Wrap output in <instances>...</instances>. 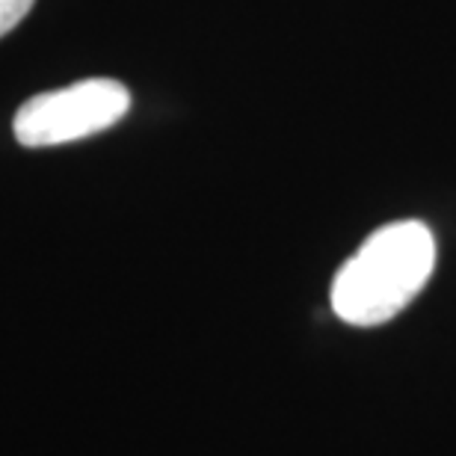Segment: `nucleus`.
Wrapping results in <instances>:
<instances>
[{
    "mask_svg": "<svg viewBox=\"0 0 456 456\" xmlns=\"http://www.w3.org/2000/svg\"><path fill=\"white\" fill-rule=\"evenodd\" d=\"M131 107V93L110 77H89L80 84L33 95L18 107L12 131L27 149L77 142L113 127Z\"/></svg>",
    "mask_w": 456,
    "mask_h": 456,
    "instance_id": "2",
    "label": "nucleus"
},
{
    "mask_svg": "<svg viewBox=\"0 0 456 456\" xmlns=\"http://www.w3.org/2000/svg\"><path fill=\"white\" fill-rule=\"evenodd\" d=\"M33 9V0H0V36H6Z\"/></svg>",
    "mask_w": 456,
    "mask_h": 456,
    "instance_id": "3",
    "label": "nucleus"
},
{
    "mask_svg": "<svg viewBox=\"0 0 456 456\" xmlns=\"http://www.w3.org/2000/svg\"><path fill=\"white\" fill-rule=\"evenodd\" d=\"M436 270V237L424 223L377 228L332 281V312L350 326H382L421 294Z\"/></svg>",
    "mask_w": 456,
    "mask_h": 456,
    "instance_id": "1",
    "label": "nucleus"
}]
</instances>
